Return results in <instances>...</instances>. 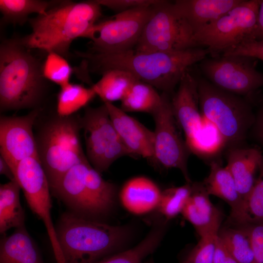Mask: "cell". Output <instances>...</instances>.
Returning <instances> with one entry per match:
<instances>
[{
	"mask_svg": "<svg viewBox=\"0 0 263 263\" xmlns=\"http://www.w3.org/2000/svg\"><path fill=\"white\" fill-rule=\"evenodd\" d=\"M78 54L92 71L102 74L110 69L124 70L169 94L188 69L206 58L209 53L199 47L177 52H137L133 49L112 54Z\"/></svg>",
	"mask_w": 263,
	"mask_h": 263,
	"instance_id": "6da1fadb",
	"label": "cell"
},
{
	"mask_svg": "<svg viewBox=\"0 0 263 263\" xmlns=\"http://www.w3.org/2000/svg\"><path fill=\"white\" fill-rule=\"evenodd\" d=\"M101 16L97 0L58 1L43 14L28 19L30 34L19 39L28 49L54 52L65 57L75 39L84 38Z\"/></svg>",
	"mask_w": 263,
	"mask_h": 263,
	"instance_id": "7a4b0ae2",
	"label": "cell"
},
{
	"mask_svg": "<svg viewBox=\"0 0 263 263\" xmlns=\"http://www.w3.org/2000/svg\"><path fill=\"white\" fill-rule=\"evenodd\" d=\"M64 263H94L124 250L126 228L63 213L55 225Z\"/></svg>",
	"mask_w": 263,
	"mask_h": 263,
	"instance_id": "3957f363",
	"label": "cell"
},
{
	"mask_svg": "<svg viewBox=\"0 0 263 263\" xmlns=\"http://www.w3.org/2000/svg\"><path fill=\"white\" fill-rule=\"evenodd\" d=\"M20 39L2 42L0 47L1 112L30 108L42 97V65Z\"/></svg>",
	"mask_w": 263,
	"mask_h": 263,
	"instance_id": "277c9868",
	"label": "cell"
},
{
	"mask_svg": "<svg viewBox=\"0 0 263 263\" xmlns=\"http://www.w3.org/2000/svg\"><path fill=\"white\" fill-rule=\"evenodd\" d=\"M80 118L57 115L48 122L36 139L38 159L50 188L72 168L87 158L79 137Z\"/></svg>",
	"mask_w": 263,
	"mask_h": 263,
	"instance_id": "5b68a950",
	"label": "cell"
},
{
	"mask_svg": "<svg viewBox=\"0 0 263 263\" xmlns=\"http://www.w3.org/2000/svg\"><path fill=\"white\" fill-rule=\"evenodd\" d=\"M199 107L203 117L213 123L225 146L236 147L245 139L255 121L250 103L242 96L214 86L205 78L197 79Z\"/></svg>",
	"mask_w": 263,
	"mask_h": 263,
	"instance_id": "8992f818",
	"label": "cell"
},
{
	"mask_svg": "<svg viewBox=\"0 0 263 263\" xmlns=\"http://www.w3.org/2000/svg\"><path fill=\"white\" fill-rule=\"evenodd\" d=\"M261 0H242L227 13L194 34L198 47L212 57L246 40L253 39Z\"/></svg>",
	"mask_w": 263,
	"mask_h": 263,
	"instance_id": "52a82bcc",
	"label": "cell"
},
{
	"mask_svg": "<svg viewBox=\"0 0 263 263\" xmlns=\"http://www.w3.org/2000/svg\"><path fill=\"white\" fill-rule=\"evenodd\" d=\"M198 47L194 34L186 20L176 14L171 2L154 5L138 41L137 52H177Z\"/></svg>",
	"mask_w": 263,
	"mask_h": 263,
	"instance_id": "ba28073f",
	"label": "cell"
},
{
	"mask_svg": "<svg viewBox=\"0 0 263 263\" xmlns=\"http://www.w3.org/2000/svg\"><path fill=\"white\" fill-rule=\"evenodd\" d=\"M153 5L118 13L110 19L96 23L84 37L91 40L93 52L112 54L133 49L150 17Z\"/></svg>",
	"mask_w": 263,
	"mask_h": 263,
	"instance_id": "9c48e42d",
	"label": "cell"
},
{
	"mask_svg": "<svg viewBox=\"0 0 263 263\" xmlns=\"http://www.w3.org/2000/svg\"><path fill=\"white\" fill-rule=\"evenodd\" d=\"M80 123L84 133L87 158L100 173L118 159L130 155L113 124L105 103L96 108L87 107Z\"/></svg>",
	"mask_w": 263,
	"mask_h": 263,
	"instance_id": "30bf717a",
	"label": "cell"
},
{
	"mask_svg": "<svg viewBox=\"0 0 263 263\" xmlns=\"http://www.w3.org/2000/svg\"><path fill=\"white\" fill-rule=\"evenodd\" d=\"M256 58L239 55L206 58L200 67L207 80L218 88L240 96L249 95L263 87V74Z\"/></svg>",
	"mask_w": 263,
	"mask_h": 263,
	"instance_id": "8fae6325",
	"label": "cell"
},
{
	"mask_svg": "<svg viewBox=\"0 0 263 263\" xmlns=\"http://www.w3.org/2000/svg\"><path fill=\"white\" fill-rule=\"evenodd\" d=\"M14 174L32 212L43 222L57 263H64L52 216L50 187L43 167L37 157L21 161Z\"/></svg>",
	"mask_w": 263,
	"mask_h": 263,
	"instance_id": "7c38bea8",
	"label": "cell"
},
{
	"mask_svg": "<svg viewBox=\"0 0 263 263\" xmlns=\"http://www.w3.org/2000/svg\"><path fill=\"white\" fill-rule=\"evenodd\" d=\"M162 95L161 104L151 114L155 123L153 159L165 169H179L187 183H191L187 168L190 151L178 132L169 94Z\"/></svg>",
	"mask_w": 263,
	"mask_h": 263,
	"instance_id": "4fadbf2b",
	"label": "cell"
},
{
	"mask_svg": "<svg viewBox=\"0 0 263 263\" xmlns=\"http://www.w3.org/2000/svg\"><path fill=\"white\" fill-rule=\"evenodd\" d=\"M37 109L20 116L0 118V156L8 164L13 173L22 160L38 158L36 139L33 127L38 115Z\"/></svg>",
	"mask_w": 263,
	"mask_h": 263,
	"instance_id": "5bb4252c",
	"label": "cell"
},
{
	"mask_svg": "<svg viewBox=\"0 0 263 263\" xmlns=\"http://www.w3.org/2000/svg\"><path fill=\"white\" fill-rule=\"evenodd\" d=\"M87 160L72 168L50 189L68 207L69 211L98 220V218L106 215L93 190L85 180L84 165Z\"/></svg>",
	"mask_w": 263,
	"mask_h": 263,
	"instance_id": "9a60e30c",
	"label": "cell"
},
{
	"mask_svg": "<svg viewBox=\"0 0 263 263\" xmlns=\"http://www.w3.org/2000/svg\"><path fill=\"white\" fill-rule=\"evenodd\" d=\"M170 100L176 122L183 131L187 143L200 128L204 119L199 109L197 79L186 73Z\"/></svg>",
	"mask_w": 263,
	"mask_h": 263,
	"instance_id": "2e32d148",
	"label": "cell"
},
{
	"mask_svg": "<svg viewBox=\"0 0 263 263\" xmlns=\"http://www.w3.org/2000/svg\"><path fill=\"white\" fill-rule=\"evenodd\" d=\"M104 103L107 107L113 124L129 154L153 159L154 132L112 103Z\"/></svg>",
	"mask_w": 263,
	"mask_h": 263,
	"instance_id": "e0dca14e",
	"label": "cell"
},
{
	"mask_svg": "<svg viewBox=\"0 0 263 263\" xmlns=\"http://www.w3.org/2000/svg\"><path fill=\"white\" fill-rule=\"evenodd\" d=\"M202 183L192 184V192L182 214L200 237L218 234L222 222L220 211L210 201Z\"/></svg>",
	"mask_w": 263,
	"mask_h": 263,
	"instance_id": "ac0fdd59",
	"label": "cell"
},
{
	"mask_svg": "<svg viewBox=\"0 0 263 263\" xmlns=\"http://www.w3.org/2000/svg\"><path fill=\"white\" fill-rule=\"evenodd\" d=\"M242 0H177L171 2V5L195 34L230 11Z\"/></svg>",
	"mask_w": 263,
	"mask_h": 263,
	"instance_id": "d6986e66",
	"label": "cell"
},
{
	"mask_svg": "<svg viewBox=\"0 0 263 263\" xmlns=\"http://www.w3.org/2000/svg\"><path fill=\"white\" fill-rule=\"evenodd\" d=\"M263 157L262 151L256 148L236 147L228 150L226 167L244 203L255 184Z\"/></svg>",
	"mask_w": 263,
	"mask_h": 263,
	"instance_id": "ffe728a7",
	"label": "cell"
},
{
	"mask_svg": "<svg viewBox=\"0 0 263 263\" xmlns=\"http://www.w3.org/2000/svg\"><path fill=\"white\" fill-rule=\"evenodd\" d=\"M202 184L209 195L216 196L228 204L231 208V222L240 225L243 216L244 202L227 167H223L217 161H211L209 174Z\"/></svg>",
	"mask_w": 263,
	"mask_h": 263,
	"instance_id": "44dd1931",
	"label": "cell"
},
{
	"mask_svg": "<svg viewBox=\"0 0 263 263\" xmlns=\"http://www.w3.org/2000/svg\"><path fill=\"white\" fill-rule=\"evenodd\" d=\"M162 192L150 179L136 177L126 182L120 197L124 207L134 214H143L157 208Z\"/></svg>",
	"mask_w": 263,
	"mask_h": 263,
	"instance_id": "7402d4cb",
	"label": "cell"
},
{
	"mask_svg": "<svg viewBox=\"0 0 263 263\" xmlns=\"http://www.w3.org/2000/svg\"><path fill=\"white\" fill-rule=\"evenodd\" d=\"M0 263H44L25 226L16 228L0 243Z\"/></svg>",
	"mask_w": 263,
	"mask_h": 263,
	"instance_id": "603a6c76",
	"label": "cell"
},
{
	"mask_svg": "<svg viewBox=\"0 0 263 263\" xmlns=\"http://www.w3.org/2000/svg\"><path fill=\"white\" fill-rule=\"evenodd\" d=\"M21 188L16 180L0 186V233L25 225V213L20 201Z\"/></svg>",
	"mask_w": 263,
	"mask_h": 263,
	"instance_id": "cb8c5ba5",
	"label": "cell"
},
{
	"mask_svg": "<svg viewBox=\"0 0 263 263\" xmlns=\"http://www.w3.org/2000/svg\"><path fill=\"white\" fill-rule=\"evenodd\" d=\"M101 78L91 87L104 103H112L124 98L138 79L130 72L113 69L104 71Z\"/></svg>",
	"mask_w": 263,
	"mask_h": 263,
	"instance_id": "d4e9b609",
	"label": "cell"
},
{
	"mask_svg": "<svg viewBox=\"0 0 263 263\" xmlns=\"http://www.w3.org/2000/svg\"><path fill=\"white\" fill-rule=\"evenodd\" d=\"M218 237L223 245L238 263H254L249 226L220 229Z\"/></svg>",
	"mask_w": 263,
	"mask_h": 263,
	"instance_id": "484cf974",
	"label": "cell"
},
{
	"mask_svg": "<svg viewBox=\"0 0 263 263\" xmlns=\"http://www.w3.org/2000/svg\"><path fill=\"white\" fill-rule=\"evenodd\" d=\"M159 94L151 85L138 80L121 101V109L125 112H144L152 114L162 102Z\"/></svg>",
	"mask_w": 263,
	"mask_h": 263,
	"instance_id": "4316f807",
	"label": "cell"
},
{
	"mask_svg": "<svg viewBox=\"0 0 263 263\" xmlns=\"http://www.w3.org/2000/svg\"><path fill=\"white\" fill-rule=\"evenodd\" d=\"M58 2L40 0H0V10L5 22L22 24L29 19L30 14H43Z\"/></svg>",
	"mask_w": 263,
	"mask_h": 263,
	"instance_id": "83f0119b",
	"label": "cell"
},
{
	"mask_svg": "<svg viewBox=\"0 0 263 263\" xmlns=\"http://www.w3.org/2000/svg\"><path fill=\"white\" fill-rule=\"evenodd\" d=\"M163 230L162 226H154L137 245L94 263H143V261L158 247Z\"/></svg>",
	"mask_w": 263,
	"mask_h": 263,
	"instance_id": "f1b7e54d",
	"label": "cell"
},
{
	"mask_svg": "<svg viewBox=\"0 0 263 263\" xmlns=\"http://www.w3.org/2000/svg\"><path fill=\"white\" fill-rule=\"evenodd\" d=\"M203 118L200 128L186 145L190 152L207 157L217 154L225 144L216 127Z\"/></svg>",
	"mask_w": 263,
	"mask_h": 263,
	"instance_id": "f546056e",
	"label": "cell"
},
{
	"mask_svg": "<svg viewBox=\"0 0 263 263\" xmlns=\"http://www.w3.org/2000/svg\"><path fill=\"white\" fill-rule=\"evenodd\" d=\"M95 96L92 87L69 83L60 87L57 96L56 112L61 116L73 115L86 106Z\"/></svg>",
	"mask_w": 263,
	"mask_h": 263,
	"instance_id": "4dcf8cb0",
	"label": "cell"
},
{
	"mask_svg": "<svg viewBox=\"0 0 263 263\" xmlns=\"http://www.w3.org/2000/svg\"><path fill=\"white\" fill-rule=\"evenodd\" d=\"M263 225V157L255 184L244 203L241 225Z\"/></svg>",
	"mask_w": 263,
	"mask_h": 263,
	"instance_id": "1f68e13d",
	"label": "cell"
},
{
	"mask_svg": "<svg viewBox=\"0 0 263 263\" xmlns=\"http://www.w3.org/2000/svg\"><path fill=\"white\" fill-rule=\"evenodd\" d=\"M192 192V184L170 188L162 192L157 207L159 212L167 220L175 218L181 213Z\"/></svg>",
	"mask_w": 263,
	"mask_h": 263,
	"instance_id": "d6a6232c",
	"label": "cell"
},
{
	"mask_svg": "<svg viewBox=\"0 0 263 263\" xmlns=\"http://www.w3.org/2000/svg\"><path fill=\"white\" fill-rule=\"evenodd\" d=\"M73 72L72 67L64 57L54 52L48 53L42 65L44 78L62 87L70 83Z\"/></svg>",
	"mask_w": 263,
	"mask_h": 263,
	"instance_id": "836d02e7",
	"label": "cell"
},
{
	"mask_svg": "<svg viewBox=\"0 0 263 263\" xmlns=\"http://www.w3.org/2000/svg\"><path fill=\"white\" fill-rule=\"evenodd\" d=\"M218 234L200 237L197 244L187 256L184 263H213Z\"/></svg>",
	"mask_w": 263,
	"mask_h": 263,
	"instance_id": "e575fe53",
	"label": "cell"
},
{
	"mask_svg": "<svg viewBox=\"0 0 263 263\" xmlns=\"http://www.w3.org/2000/svg\"><path fill=\"white\" fill-rule=\"evenodd\" d=\"M222 55L246 56L263 61V39L246 40L226 50Z\"/></svg>",
	"mask_w": 263,
	"mask_h": 263,
	"instance_id": "d590c367",
	"label": "cell"
},
{
	"mask_svg": "<svg viewBox=\"0 0 263 263\" xmlns=\"http://www.w3.org/2000/svg\"><path fill=\"white\" fill-rule=\"evenodd\" d=\"M101 5L118 13L140 7L151 6L160 0H97Z\"/></svg>",
	"mask_w": 263,
	"mask_h": 263,
	"instance_id": "8d00e7d4",
	"label": "cell"
},
{
	"mask_svg": "<svg viewBox=\"0 0 263 263\" xmlns=\"http://www.w3.org/2000/svg\"><path fill=\"white\" fill-rule=\"evenodd\" d=\"M249 226L254 263H263V225H247Z\"/></svg>",
	"mask_w": 263,
	"mask_h": 263,
	"instance_id": "74e56055",
	"label": "cell"
},
{
	"mask_svg": "<svg viewBox=\"0 0 263 263\" xmlns=\"http://www.w3.org/2000/svg\"><path fill=\"white\" fill-rule=\"evenodd\" d=\"M213 263H238L227 251L218 236Z\"/></svg>",
	"mask_w": 263,
	"mask_h": 263,
	"instance_id": "f35d334b",
	"label": "cell"
},
{
	"mask_svg": "<svg viewBox=\"0 0 263 263\" xmlns=\"http://www.w3.org/2000/svg\"><path fill=\"white\" fill-rule=\"evenodd\" d=\"M252 129L255 138L263 148V103L255 114V121Z\"/></svg>",
	"mask_w": 263,
	"mask_h": 263,
	"instance_id": "ab89813d",
	"label": "cell"
},
{
	"mask_svg": "<svg viewBox=\"0 0 263 263\" xmlns=\"http://www.w3.org/2000/svg\"><path fill=\"white\" fill-rule=\"evenodd\" d=\"M253 39L256 40L263 39V0H261L257 25L253 36Z\"/></svg>",
	"mask_w": 263,
	"mask_h": 263,
	"instance_id": "60d3db41",
	"label": "cell"
},
{
	"mask_svg": "<svg viewBox=\"0 0 263 263\" xmlns=\"http://www.w3.org/2000/svg\"><path fill=\"white\" fill-rule=\"evenodd\" d=\"M0 173L5 176L10 181L16 180L11 168L1 156H0Z\"/></svg>",
	"mask_w": 263,
	"mask_h": 263,
	"instance_id": "b9f144b4",
	"label": "cell"
},
{
	"mask_svg": "<svg viewBox=\"0 0 263 263\" xmlns=\"http://www.w3.org/2000/svg\"><path fill=\"white\" fill-rule=\"evenodd\" d=\"M144 263H154L153 259L151 258L148 261L146 262H145Z\"/></svg>",
	"mask_w": 263,
	"mask_h": 263,
	"instance_id": "7bdbcfd3",
	"label": "cell"
},
{
	"mask_svg": "<svg viewBox=\"0 0 263 263\" xmlns=\"http://www.w3.org/2000/svg\"><path fill=\"white\" fill-rule=\"evenodd\" d=\"M182 263H184V262H182Z\"/></svg>",
	"mask_w": 263,
	"mask_h": 263,
	"instance_id": "ee69618b",
	"label": "cell"
}]
</instances>
